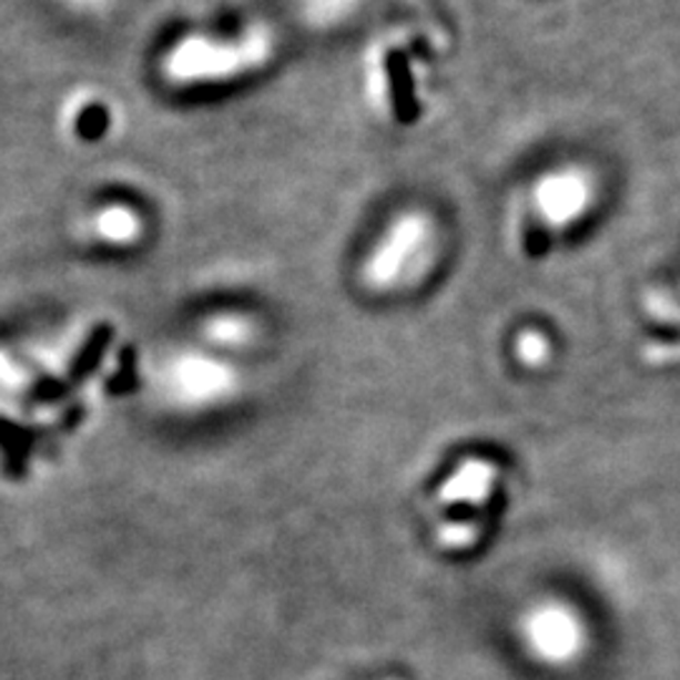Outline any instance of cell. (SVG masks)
Here are the masks:
<instances>
[{"label":"cell","instance_id":"cell-5","mask_svg":"<svg viewBox=\"0 0 680 680\" xmlns=\"http://www.w3.org/2000/svg\"><path fill=\"white\" fill-rule=\"evenodd\" d=\"M494 477H497V471H494L491 464L469 461V464H464V467L456 471L449 481L444 484L439 497L444 501H461V499L479 501L491 491Z\"/></svg>","mask_w":680,"mask_h":680},{"label":"cell","instance_id":"cell-2","mask_svg":"<svg viewBox=\"0 0 680 680\" xmlns=\"http://www.w3.org/2000/svg\"><path fill=\"white\" fill-rule=\"evenodd\" d=\"M439 250V232L424 212H400L388 222L363 260V283L374 291H394L432 267Z\"/></svg>","mask_w":680,"mask_h":680},{"label":"cell","instance_id":"cell-8","mask_svg":"<svg viewBox=\"0 0 680 680\" xmlns=\"http://www.w3.org/2000/svg\"><path fill=\"white\" fill-rule=\"evenodd\" d=\"M519 356L529 361V363H537L542 361L547 356V343L539 333H529V335H521L519 338Z\"/></svg>","mask_w":680,"mask_h":680},{"label":"cell","instance_id":"cell-1","mask_svg":"<svg viewBox=\"0 0 680 680\" xmlns=\"http://www.w3.org/2000/svg\"><path fill=\"white\" fill-rule=\"evenodd\" d=\"M277 49L275 33L255 23L237 35L184 33L166 45L160 59L162 79L174 89L220 87L265 69Z\"/></svg>","mask_w":680,"mask_h":680},{"label":"cell","instance_id":"cell-6","mask_svg":"<svg viewBox=\"0 0 680 680\" xmlns=\"http://www.w3.org/2000/svg\"><path fill=\"white\" fill-rule=\"evenodd\" d=\"M295 13L305 28L328 31L358 13L363 0H293Z\"/></svg>","mask_w":680,"mask_h":680},{"label":"cell","instance_id":"cell-3","mask_svg":"<svg viewBox=\"0 0 680 680\" xmlns=\"http://www.w3.org/2000/svg\"><path fill=\"white\" fill-rule=\"evenodd\" d=\"M595 194H598V187H595L590 172L582 166H557L537 180L532 204L545 225L565 230L590 212Z\"/></svg>","mask_w":680,"mask_h":680},{"label":"cell","instance_id":"cell-4","mask_svg":"<svg viewBox=\"0 0 680 680\" xmlns=\"http://www.w3.org/2000/svg\"><path fill=\"white\" fill-rule=\"evenodd\" d=\"M89 235L111 250H129L146 235V220L142 210L129 202H106L89 214Z\"/></svg>","mask_w":680,"mask_h":680},{"label":"cell","instance_id":"cell-7","mask_svg":"<svg viewBox=\"0 0 680 680\" xmlns=\"http://www.w3.org/2000/svg\"><path fill=\"white\" fill-rule=\"evenodd\" d=\"M61 3L63 8H69L71 13L97 18V16H104L106 11H111L116 0H61Z\"/></svg>","mask_w":680,"mask_h":680}]
</instances>
